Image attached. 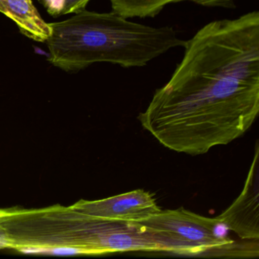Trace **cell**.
<instances>
[{"mask_svg": "<svg viewBox=\"0 0 259 259\" xmlns=\"http://www.w3.org/2000/svg\"><path fill=\"white\" fill-rule=\"evenodd\" d=\"M72 207L92 216L123 222H137L161 210L153 195L144 189L96 201L81 199Z\"/></svg>", "mask_w": 259, "mask_h": 259, "instance_id": "5", "label": "cell"}, {"mask_svg": "<svg viewBox=\"0 0 259 259\" xmlns=\"http://www.w3.org/2000/svg\"><path fill=\"white\" fill-rule=\"evenodd\" d=\"M136 223L153 236L161 251L172 254L222 257L235 241L224 235L218 217L207 218L184 207L161 210Z\"/></svg>", "mask_w": 259, "mask_h": 259, "instance_id": "3", "label": "cell"}, {"mask_svg": "<svg viewBox=\"0 0 259 259\" xmlns=\"http://www.w3.org/2000/svg\"><path fill=\"white\" fill-rule=\"evenodd\" d=\"M259 145L256 143L254 159L243 189L233 204L218 216L227 230L241 239H259Z\"/></svg>", "mask_w": 259, "mask_h": 259, "instance_id": "4", "label": "cell"}, {"mask_svg": "<svg viewBox=\"0 0 259 259\" xmlns=\"http://www.w3.org/2000/svg\"><path fill=\"white\" fill-rule=\"evenodd\" d=\"M112 11L125 18L154 17L166 6L176 3L189 1L205 7H234V0H109Z\"/></svg>", "mask_w": 259, "mask_h": 259, "instance_id": "7", "label": "cell"}, {"mask_svg": "<svg viewBox=\"0 0 259 259\" xmlns=\"http://www.w3.org/2000/svg\"><path fill=\"white\" fill-rule=\"evenodd\" d=\"M91 0H64L61 16L76 13L85 10Z\"/></svg>", "mask_w": 259, "mask_h": 259, "instance_id": "8", "label": "cell"}, {"mask_svg": "<svg viewBox=\"0 0 259 259\" xmlns=\"http://www.w3.org/2000/svg\"><path fill=\"white\" fill-rule=\"evenodd\" d=\"M0 13L13 21L22 34L34 41L46 42L51 36L50 23L42 19L32 0H0Z\"/></svg>", "mask_w": 259, "mask_h": 259, "instance_id": "6", "label": "cell"}, {"mask_svg": "<svg viewBox=\"0 0 259 259\" xmlns=\"http://www.w3.org/2000/svg\"><path fill=\"white\" fill-rule=\"evenodd\" d=\"M183 48L138 119L168 149L201 155L243 136L258 115V11L210 22Z\"/></svg>", "mask_w": 259, "mask_h": 259, "instance_id": "1", "label": "cell"}, {"mask_svg": "<svg viewBox=\"0 0 259 259\" xmlns=\"http://www.w3.org/2000/svg\"><path fill=\"white\" fill-rule=\"evenodd\" d=\"M50 25L51 36L45 42L48 60L66 72H78L98 63L143 67L186 45L172 27L142 25L113 11L99 13L85 9Z\"/></svg>", "mask_w": 259, "mask_h": 259, "instance_id": "2", "label": "cell"}]
</instances>
